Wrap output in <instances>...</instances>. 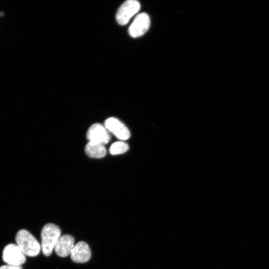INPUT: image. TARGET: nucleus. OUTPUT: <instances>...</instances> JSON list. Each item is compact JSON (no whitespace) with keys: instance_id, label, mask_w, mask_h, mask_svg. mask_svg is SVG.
<instances>
[{"instance_id":"obj_4","label":"nucleus","mask_w":269,"mask_h":269,"mask_svg":"<svg viewBox=\"0 0 269 269\" xmlns=\"http://www.w3.org/2000/svg\"><path fill=\"white\" fill-rule=\"evenodd\" d=\"M26 255L16 244L7 245L2 252L3 260L7 264L21 266L26 261Z\"/></svg>"},{"instance_id":"obj_8","label":"nucleus","mask_w":269,"mask_h":269,"mask_svg":"<svg viewBox=\"0 0 269 269\" xmlns=\"http://www.w3.org/2000/svg\"><path fill=\"white\" fill-rule=\"evenodd\" d=\"M74 246V238L70 235L65 234L60 236L54 249L57 255L65 257L70 255Z\"/></svg>"},{"instance_id":"obj_2","label":"nucleus","mask_w":269,"mask_h":269,"mask_svg":"<svg viewBox=\"0 0 269 269\" xmlns=\"http://www.w3.org/2000/svg\"><path fill=\"white\" fill-rule=\"evenodd\" d=\"M60 235L61 230L56 225L48 223L44 226L41 233V247L45 256L51 255Z\"/></svg>"},{"instance_id":"obj_10","label":"nucleus","mask_w":269,"mask_h":269,"mask_svg":"<svg viewBox=\"0 0 269 269\" xmlns=\"http://www.w3.org/2000/svg\"><path fill=\"white\" fill-rule=\"evenodd\" d=\"M85 151L89 157L94 158H102L106 154L104 145L92 142H89L86 144Z\"/></svg>"},{"instance_id":"obj_5","label":"nucleus","mask_w":269,"mask_h":269,"mask_svg":"<svg viewBox=\"0 0 269 269\" xmlns=\"http://www.w3.org/2000/svg\"><path fill=\"white\" fill-rule=\"evenodd\" d=\"M150 25L149 16L146 13H141L136 16L129 26V34L133 38L140 37L148 31Z\"/></svg>"},{"instance_id":"obj_11","label":"nucleus","mask_w":269,"mask_h":269,"mask_svg":"<svg viewBox=\"0 0 269 269\" xmlns=\"http://www.w3.org/2000/svg\"><path fill=\"white\" fill-rule=\"evenodd\" d=\"M129 149V145L125 142L120 141L113 143L109 148V152L112 155L123 154Z\"/></svg>"},{"instance_id":"obj_6","label":"nucleus","mask_w":269,"mask_h":269,"mask_svg":"<svg viewBox=\"0 0 269 269\" xmlns=\"http://www.w3.org/2000/svg\"><path fill=\"white\" fill-rule=\"evenodd\" d=\"M87 138L89 142L100 143L103 145L110 140V133L104 125L100 123L92 125L87 132Z\"/></svg>"},{"instance_id":"obj_1","label":"nucleus","mask_w":269,"mask_h":269,"mask_svg":"<svg viewBox=\"0 0 269 269\" xmlns=\"http://www.w3.org/2000/svg\"><path fill=\"white\" fill-rule=\"evenodd\" d=\"M16 244L28 256L34 257L39 254L41 246L37 239L25 229L20 230L15 237Z\"/></svg>"},{"instance_id":"obj_3","label":"nucleus","mask_w":269,"mask_h":269,"mask_svg":"<svg viewBox=\"0 0 269 269\" xmlns=\"http://www.w3.org/2000/svg\"><path fill=\"white\" fill-rule=\"evenodd\" d=\"M140 9L139 2L135 0H128L119 8L116 14V19L121 25L127 24L130 19Z\"/></svg>"},{"instance_id":"obj_12","label":"nucleus","mask_w":269,"mask_h":269,"mask_svg":"<svg viewBox=\"0 0 269 269\" xmlns=\"http://www.w3.org/2000/svg\"><path fill=\"white\" fill-rule=\"evenodd\" d=\"M0 269H22V268L21 266H14L6 264L0 266Z\"/></svg>"},{"instance_id":"obj_7","label":"nucleus","mask_w":269,"mask_h":269,"mask_svg":"<svg viewBox=\"0 0 269 269\" xmlns=\"http://www.w3.org/2000/svg\"><path fill=\"white\" fill-rule=\"evenodd\" d=\"M104 125L109 133L120 140H125L130 137V132L128 128L116 118L112 117L107 118Z\"/></svg>"},{"instance_id":"obj_9","label":"nucleus","mask_w":269,"mask_h":269,"mask_svg":"<svg viewBox=\"0 0 269 269\" xmlns=\"http://www.w3.org/2000/svg\"><path fill=\"white\" fill-rule=\"evenodd\" d=\"M91 255V251L88 244L85 242L80 241L74 246L70 257L73 262L82 263L89 261Z\"/></svg>"}]
</instances>
